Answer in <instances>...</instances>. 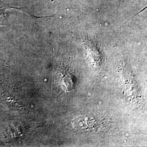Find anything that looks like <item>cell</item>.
I'll return each instance as SVG.
<instances>
[{
    "label": "cell",
    "instance_id": "6da1fadb",
    "mask_svg": "<svg viewBox=\"0 0 147 147\" xmlns=\"http://www.w3.org/2000/svg\"><path fill=\"white\" fill-rule=\"evenodd\" d=\"M71 126L75 131L88 132L93 131L97 127L98 124L96 119L92 117L82 115L73 120Z\"/></svg>",
    "mask_w": 147,
    "mask_h": 147
},
{
    "label": "cell",
    "instance_id": "7a4b0ae2",
    "mask_svg": "<svg viewBox=\"0 0 147 147\" xmlns=\"http://www.w3.org/2000/svg\"><path fill=\"white\" fill-rule=\"evenodd\" d=\"M8 9H16L20 10L21 8L15 7L10 5L7 4L0 0V26L5 25L6 22V13L5 11Z\"/></svg>",
    "mask_w": 147,
    "mask_h": 147
}]
</instances>
